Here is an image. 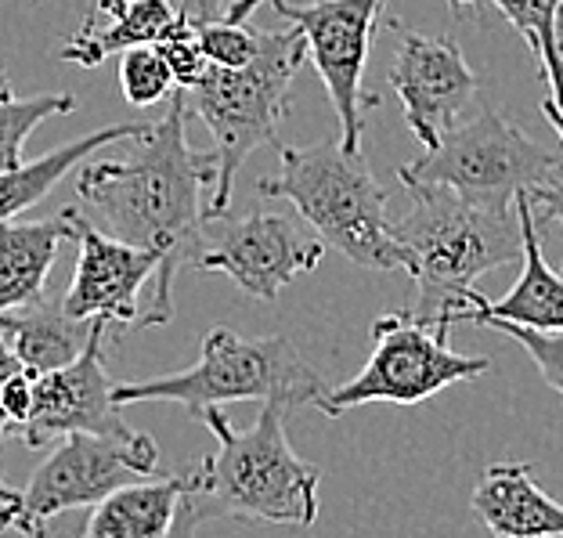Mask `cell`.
I'll return each mask as SVG.
<instances>
[{
  "instance_id": "8",
  "label": "cell",
  "mask_w": 563,
  "mask_h": 538,
  "mask_svg": "<svg viewBox=\"0 0 563 538\" xmlns=\"http://www.w3.org/2000/svg\"><path fill=\"white\" fill-rule=\"evenodd\" d=\"M492 362L477 354H459L448 348V329L422 322L416 311H390L373 322V354L362 373L343 387L329 391L318 405L329 419L357 405H419L452 383L488 376Z\"/></svg>"
},
{
  "instance_id": "35",
  "label": "cell",
  "mask_w": 563,
  "mask_h": 538,
  "mask_svg": "<svg viewBox=\"0 0 563 538\" xmlns=\"http://www.w3.org/2000/svg\"><path fill=\"white\" fill-rule=\"evenodd\" d=\"M542 112H545V120L553 123V131H556V134H560V141H563V109H560V106H553V101H545Z\"/></svg>"
},
{
  "instance_id": "31",
  "label": "cell",
  "mask_w": 563,
  "mask_h": 538,
  "mask_svg": "<svg viewBox=\"0 0 563 538\" xmlns=\"http://www.w3.org/2000/svg\"><path fill=\"white\" fill-rule=\"evenodd\" d=\"M235 0H174V8L188 15L191 22H217L228 15V8H232Z\"/></svg>"
},
{
  "instance_id": "22",
  "label": "cell",
  "mask_w": 563,
  "mask_h": 538,
  "mask_svg": "<svg viewBox=\"0 0 563 538\" xmlns=\"http://www.w3.org/2000/svg\"><path fill=\"white\" fill-rule=\"evenodd\" d=\"M448 4L466 8V4H477V0H448ZM488 4H495L523 33V41L531 44L534 58H539L549 91H553L549 101L563 109V58L556 51V19H560L563 0H488Z\"/></svg>"
},
{
  "instance_id": "12",
  "label": "cell",
  "mask_w": 563,
  "mask_h": 538,
  "mask_svg": "<svg viewBox=\"0 0 563 538\" xmlns=\"http://www.w3.org/2000/svg\"><path fill=\"white\" fill-rule=\"evenodd\" d=\"M390 30L398 33L390 87L401 98L408 131L422 149H433L452 127L463 123V112L477 98L481 80L452 36L416 33L398 19H390Z\"/></svg>"
},
{
  "instance_id": "3",
  "label": "cell",
  "mask_w": 563,
  "mask_h": 538,
  "mask_svg": "<svg viewBox=\"0 0 563 538\" xmlns=\"http://www.w3.org/2000/svg\"><path fill=\"white\" fill-rule=\"evenodd\" d=\"M408 191L412 210L394 224V235L408 250V275L419 289L416 315L452 329L473 282L503 264L523 261L517 202H473L452 188Z\"/></svg>"
},
{
  "instance_id": "24",
  "label": "cell",
  "mask_w": 563,
  "mask_h": 538,
  "mask_svg": "<svg viewBox=\"0 0 563 538\" xmlns=\"http://www.w3.org/2000/svg\"><path fill=\"white\" fill-rule=\"evenodd\" d=\"M174 73L163 62L159 47H134L120 58V91L126 98V106L134 109H152L174 91Z\"/></svg>"
},
{
  "instance_id": "7",
  "label": "cell",
  "mask_w": 563,
  "mask_h": 538,
  "mask_svg": "<svg viewBox=\"0 0 563 538\" xmlns=\"http://www.w3.org/2000/svg\"><path fill=\"white\" fill-rule=\"evenodd\" d=\"M560 174L563 152L528 138L495 109H481L473 120L452 127L427 156L398 171L405 188H452L463 199L498 207H514Z\"/></svg>"
},
{
  "instance_id": "37",
  "label": "cell",
  "mask_w": 563,
  "mask_h": 538,
  "mask_svg": "<svg viewBox=\"0 0 563 538\" xmlns=\"http://www.w3.org/2000/svg\"><path fill=\"white\" fill-rule=\"evenodd\" d=\"M556 51H560V58H563V8H560V19H556Z\"/></svg>"
},
{
  "instance_id": "18",
  "label": "cell",
  "mask_w": 563,
  "mask_h": 538,
  "mask_svg": "<svg viewBox=\"0 0 563 538\" xmlns=\"http://www.w3.org/2000/svg\"><path fill=\"white\" fill-rule=\"evenodd\" d=\"M76 213L80 210L66 207L47 221L0 224V315L47 297V275L58 246L76 232Z\"/></svg>"
},
{
  "instance_id": "29",
  "label": "cell",
  "mask_w": 563,
  "mask_h": 538,
  "mask_svg": "<svg viewBox=\"0 0 563 538\" xmlns=\"http://www.w3.org/2000/svg\"><path fill=\"white\" fill-rule=\"evenodd\" d=\"M87 517H91V509H66V514L47 517L41 528L25 538H95L87 531Z\"/></svg>"
},
{
  "instance_id": "27",
  "label": "cell",
  "mask_w": 563,
  "mask_h": 538,
  "mask_svg": "<svg viewBox=\"0 0 563 538\" xmlns=\"http://www.w3.org/2000/svg\"><path fill=\"white\" fill-rule=\"evenodd\" d=\"M488 329L517 340L542 373V380L563 398V329H528L514 322H488Z\"/></svg>"
},
{
  "instance_id": "26",
  "label": "cell",
  "mask_w": 563,
  "mask_h": 538,
  "mask_svg": "<svg viewBox=\"0 0 563 538\" xmlns=\"http://www.w3.org/2000/svg\"><path fill=\"white\" fill-rule=\"evenodd\" d=\"M199 41L207 51L210 66L221 69H242L257 58L261 51V30H250L246 22H232V19H217V22H202L199 25Z\"/></svg>"
},
{
  "instance_id": "17",
  "label": "cell",
  "mask_w": 563,
  "mask_h": 538,
  "mask_svg": "<svg viewBox=\"0 0 563 538\" xmlns=\"http://www.w3.org/2000/svg\"><path fill=\"white\" fill-rule=\"evenodd\" d=\"M470 506L492 538H563V506L539 488L531 463L488 466Z\"/></svg>"
},
{
  "instance_id": "2",
  "label": "cell",
  "mask_w": 563,
  "mask_h": 538,
  "mask_svg": "<svg viewBox=\"0 0 563 538\" xmlns=\"http://www.w3.org/2000/svg\"><path fill=\"white\" fill-rule=\"evenodd\" d=\"M286 402H264L257 422L239 430L221 408H207L217 452L191 466L188 503L202 520L235 517L311 528L318 520V466L303 463L286 438Z\"/></svg>"
},
{
  "instance_id": "4",
  "label": "cell",
  "mask_w": 563,
  "mask_h": 538,
  "mask_svg": "<svg viewBox=\"0 0 563 538\" xmlns=\"http://www.w3.org/2000/svg\"><path fill=\"white\" fill-rule=\"evenodd\" d=\"M275 177H261L264 199L292 202L325 246L373 272H408V250L394 235L387 217V191L368 171L362 152L336 145L278 149Z\"/></svg>"
},
{
  "instance_id": "11",
  "label": "cell",
  "mask_w": 563,
  "mask_h": 538,
  "mask_svg": "<svg viewBox=\"0 0 563 538\" xmlns=\"http://www.w3.org/2000/svg\"><path fill=\"white\" fill-rule=\"evenodd\" d=\"M217 235L202 242L191 267L221 272L242 293L275 300L292 278L314 272L325 257V239L297 213L253 210L239 221H217Z\"/></svg>"
},
{
  "instance_id": "33",
  "label": "cell",
  "mask_w": 563,
  "mask_h": 538,
  "mask_svg": "<svg viewBox=\"0 0 563 538\" xmlns=\"http://www.w3.org/2000/svg\"><path fill=\"white\" fill-rule=\"evenodd\" d=\"M264 4V0H235L232 8H228V15L224 19H232V22H250V15Z\"/></svg>"
},
{
  "instance_id": "10",
  "label": "cell",
  "mask_w": 563,
  "mask_h": 538,
  "mask_svg": "<svg viewBox=\"0 0 563 538\" xmlns=\"http://www.w3.org/2000/svg\"><path fill=\"white\" fill-rule=\"evenodd\" d=\"M383 4L387 0H314V4L272 0L278 19H286L303 33L307 58L322 76L340 120V145L347 152H362L365 109L379 106V98L362 91V76Z\"/></svg>"
},
{
  "instance_id": "36",
  "label": "cell",
  "mask_w": 563,
  "mask_h": 538,
  "mask_svg": "<svg viewBox=\"0 0 563 538\" xmlns=\"http://www.w3.org/2000/svg\"><path fill=\"white\" fill-rule=\"evenodd\" d=\"M0 506H19V492H11L4 477H0Z\"/></svg>"
},
{
  "instance_id": "25",
  "label": "cell",
  "mask_w": 563,
  "mask_h": 538,
  "mask_svg": "<svg viewBox=\"0 0 563 538\" xmlns=\"http://www.w3.org/2000/svg\"><path fill=\"white\" fill-rule=\"evenodd\" d=\"M156 47H159L166 66H170L174 84L181 87V91H191L210 69L207 51H202V41H199V22H191L188 15H181V11H177V19L170 25H166V33L159 36Z\"/></svg>"
},
{
  "instance_id": "23",
  "label": "cell",
  "mask_w": 563,
  "mask_h": 538,
  "mask_svg": "<svg viewBox=\"0 0 563 538\" xmlns=\"http://www.w3.org/2000/svg\"><path fill=\"white\" fill-rule=\"evenodd\" d=\"M76 109L73 95H36V98H15L8 73L0 69V174L22 166V145L36 127L51 117H66Z\"/></svg>"
},
{
  "instance_id": "6",
  "label": "cell",
  "mask_w": 563,
  "mask_h": 538,
  "mask_svg": "<svg viewBox=\"0 0 563 538\" xmlns=\"http://www.w3.org/2000/svg\"><path fill=\"white\" fill-rule=\"evenodd\" d=\"M117 405L141 402H177L191 419H202L207 408L228 402H286V405H322L329 387L322 373L292 348L286 337H239L217 326L202 337L199 362L185 373L159 380L117 383Z\"/></svg>"
},
{
  "instance_id": "30",
  "label": "cell",
  "mask_w": 563,
  "mask_h": 538,
  "mask_svg": "<svg viewBox=\"0 0 563 538\" xmlns=\"http://www.w3.org/2000/svg\"><path fill=\"white\" fill-rule=\"evenodd\" d=\"M528 199H531V207H542V213L549 217V221H560V228H563V174L553 177L549 185L534 188Z\"/></svg>"
},
{
  "instance_id": "13",
  "label": "cell",
  "mask_w": 563,
  "mask_h": 538,
  "mask_svg": "<svg viewBox=\"0 0 563 538\" xmlns=\"http://www.w3.org/2000/svg\"><path fill=\"white\" fill-rule=\"evenodd\" d=\"M76 272L62 297V307L73 318L87 322H109L120 329H141L145 307L141 289L156 282L163 257L152 250H141L117 235L101 232L91 217L76 213Z\"/></svg>"
},
{
  "instance_id": "5",
  "label": "cell",
  "mask_w": 563,
  "mask_h": 538,
  "mask_svg": "<svg viewBox=\"0 0 563 538\" xmlns=\"http://www.w3.org/2000/svg\"><path fill=\"white\" fill-rule=\"evenodd\" d=\"M307 58V41L297 25L289 30H261V51L250 66L221 69L210 66L207 76L185 91L188 109L213 134L217 188L210 199V221H221L232 210L235 177L250 152L272 145L278 123L289 112L292 76Z\"/></svg>"
},
{
  "instance_id": "1",
  "label": "cell",
  "mask_w": 563,
  "mask_h": 538,
  "mask_svg": "<svg viewBox=\"0 0 563 538\" xmlns=\"http://www.w3.org/2000/svg\"><path fill=\"white\" fill-rule=\"evenodd\" d=\"M188 101L177 95L163 120L137 138L131 156L87 163L76 177V196L91 210L101 232L117 235L163 257L145 307V326L170 322V289L181 267H191L202 250L217 188V160L188 145Z\"/></svg>"
},
{
  "instance_id": "16",
  "label": "cell",
  "mask_w": 563,
  "mask_h": 538,
  "mask_svg": "<svg viewBox=\"0 0 563 538\" xmlns=\"http://www.w3.org/2000/svg\"><path fill=\"white\" fill-rule=\"evenodd\" d=\"M517 213L523 235V272L517 286L503 300H488L477 289H470L463 311H459V322H514L528 329H563V275H556L542 257L539 224H534V207L528 196L517 199Z\"/></svg>"
},
{
  "instance_id": "34",
  "label": "cell",
  "mask_w": 563,
  "mask_h": 538,
  "mask_svg": "<svg viewBox=\"0 0 563 538\" xmlns=\"http://www.w3.org/2000/svg\"><path fill=\"white\" fill-rule=\"evenodd\" d=\"M126 4H131V0H91V11H87V19H106V15H112V11H120Z\"/></svg>"
},
{
  "instance_id": "9",
  "label": "cell",
  "mask_w": 563,
  "mask_h": 538,
  "mask_svg": "<svg viewBox=\"0 0 563 538\" xmlns=\"http://www.w3.org/2000/svg\"><path fill=\"white\" fill-rule=\"evenodd\" d=\"M159 473V448L148 433H69L55 444L19 492V506H0V531L33 535L47 517L91 509L123 488L126 477Z\"/></svg>"
},
{
  "instance_id": "21",
  "label": "cell",
  "mask_w": 563,
  "mask_h": 538,
  "mask_svg": "<svg viewBox=\"0 0 563 538\" xmlns=\"http://www.w3.org/2000/svg\"><path fill=\"white\" fill-rule=\"evenodd\" d=\"M152 123H112L101 127L95 134H84L66 145L44 152L33 163H22L15 171L0 174V224L15 221L22 210H30L33 202H41L51 188H55L62 177H66L73 166H80L91 152L112 145V141H137L141 134H148Z\"/></svg>"
},
{
  "instance_id": "28",
  "label": "cell",
  "mask_w": 563,
  "mask_h": 538,
  "mask_svg": "<svg viewBox=\"0 0 563 538\" xmlns=\"http://www.w3.org/2000/svg\"><path fill=\"white\" fill-rule=\"evenodd\" d=\"M33 391H36V373H30V369H19V373L4 383L0 408H4L8 430L25 427V419H30V413H33Z\"/></svg>"
},
{
  "instance_id": "14",
  "label": "cell",
  "mask_w": 563,
  "mask_h": 538,
  "mask_svg": "<svg viewBox=\"0 0 563 538\" xmlns=\"http://www.w3.org/2000/svg\"><path fill=\"white\" fill-rule=\"evenodd\" d=\"M106 332L98 329L80 358L66 369L36 376L33 391V413L19 430L30 448H44L51 441H62L69 433H126L131 427L120 419L117 405V383H109L106 373Z\"/></svg>"
},
{
  "instance_id": "19",
  "label": "cell",
  "mask_w": 563,
  "mask_h": 538,
  "mask_svg": "<svg viewBox=\"0 0 563 538\" xmlns=\"http://www.w3.org/2000/svg\"><path fill=\"white\" fill-rule=\"evenodd\" d=\"M101 326L109 322L73 318L66 307L51 304L47 297L11 307V311L0 315V337L8 340V348L19 354V362L36 376L73 365L76 358L91 348Z\"/></svg>"
},
{
  "instance_id": "32",
  "label": "cell",
  "mask_w": 563,
  "mask_h": 538,
  "mask_svg": "<svg viewBox=\"0 0 563 538\" xmlns=\"http://www.w3.org/2000/svg\"><path fill=\"white\" fill-rule=\"evenodd\" d=\"M19 369H25L22 362H19V354L8 348V340L0 337V394H4V383L19 373ZM8 433V419H4V408H0V438Z\"/></svg>"
},
{
  "instance_id": "15",
  "label": "cell",
  "mask_w": 563,
  "mask_h": 538,
  "mask_svg": "<svg viewBox=\"0 0 563 538\" xmlns=\"http://www.w3.org/2000/svg\"><path fill=\"white\" fill-rule=\"evenodd\" d=\"M188 492L191 470L159 481L123 484L91 506L87 531L95 538H196L202 517L188 503Z\"/></svg>"
},
{
  "instance_id": "20",
  "label": "cell",
  "mask_w": 563,
  "mask_h": 538,
  "mask_svg": "<svg viewBox=\"0 0 563 538\" xmlns=\"http://www.w3.org/2000/svg\"><path fill=\"white\" fill-rule=\"evenodd\" d=\"M174 19H177L174 0H131L126 8L112 11L106 19H84L80 30L62 44L58 58L76 62L84 69H98L112 55H126L134 47L159 44V36Z\"/></svg>"
}]
</instances>
